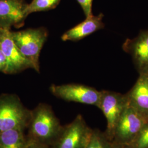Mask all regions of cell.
I'll list each match as a JSON object with an SVG mask.
<instances>
[{
  "mask_svg": "<svg viewBox=\"0 0 148 148\" xmlns=\"http://www.w3.org/2000/svg\"><path fill=\"white\" fill-rule=\"evenodd\" d=\"M85 13L86 17L92 15V2L93 0H77Z\"/></svg>",
  "mask_w": 148,
  "mask_h": 148,
  "instance_id": "17",
  "label": "cell"
},
{
  "mask_svg": "<svg viewBox=\"0 0 148 148\" xmlns=\"http://www.w3.org/2000/svg\"><path fill=\"white\" fill-rule=\"evenodd\" d=\"M25 130H12L0 133V148H24L27 141Z\"/></svg>",
  "mask_w": 148,
  "mask_h": 148,
  "instance_id": "13",
  "label": "cell"
},
{
  "mask_svg": "<svg viewBox=\"0 0 148 148\" xmlns=\"http://www.w3.org/2000/svg\"><path fill=\"white\" fill-rule=\"evenodd\" d=\"M7 68V59L0 45V72L5 74Z\"/></svg>",
  "mask_w": 148,
  "mask_h": 148,
  "instance_id": "18",
  "label": "cell"
},
{
  "mask_svg": "<svg viewBox=\"0 0 148 148\" xmlns=\"http://www.w3.org/2000/svg\"><path fill=\"white\" fill-rule=\"evenodd\" d=\"M62 127L51 106L46 103H40L31 110L27 128V137L50 147L58 136Z\"/></svg>",
  "mask_w": 148,
  "mask_h": 148,
  "instance_id": "1",
  "label": "cell"
},
{
  "mask_svg": "<svg viewBox=\"0 0 148 148\" xmlns=\"http://www.w3.org/2000/svg\"><path fill=\"white\" fill-rule=\"evenodd\" d=\"M27 5L23 0H0V28L22 27L27 16Z\"/></svg>",
  "mask_w": 148,
  "mask_h": 148,
  "instance_id": "10",
  "label": "cell"
},
{
  "mask_svg": "<svg viewBox=\"0 0 148 148\" xmlns=\"http://www.w3.org/2000/svg\"><path fill=\"white\" fill-rule=\"evenodd\" d=\"M128 104L127 95L114 91L101 90L100 101L97 108L106 117L107 126L104 132L111 141L117 122Z\"/></svg>",
  "mask_w": 148,
  "mask_h": 148,
  "instance_id": "6",
  "label": "cell"
},
{
  "mask_svg": "<svg viewBox=\"0 0 148 148\" xmlns=\"http://www.w3.org/2000/svg\"><path fill=\"white\" fill-rule=\"evenodd\" d=\"M92 130L79 114L71 122L63 126L50 148H86Z\"/></svg>",
  "mask_w": 148,
  "mask_h": 148,
  "instance_id": "4",
  "label": "cell"
},
{
  "mask_svg": "<svg viewBox=\"0 0 148 148\" xmlns=\"http://www.w3.org/2000/svg\"><path fill=\"white\" fill-rule=\"evenodd\" d=\"M49 90L53 95L63 101L97 107L98 106L101 98V90L82 84L52 85L49 87Z\"/></svg>",
  "mask_w": 148,
  "mask_h": 148,
  "instance_id": "7",
  "label": "cell"
},
{
  "mask_svg": "<svg viewBox=\"0 0 148 148\" xmlns=\"http://www.w3.org/2000/svg\"><path fill=\"white\" fill-rule=\"evenodd\" d=\"M12 36L23 56L40 72L39 57L48 37L47 29L43 27L28 28L18 32H12Z\"/></svg>",
  "mask_w": 148,
  "mask_h": 148,
  "instance_id": "3",
  "label": "cell"
},
{
  "mask_svg": "<svg viewBox=\"0 0 148 148\" xmlns=\"http://www.w3.org/2000/svg\"><path fill=\"white\" fill-rule=\"evenodd\" d=\"M148 121V119L128 104L117 123L111 142L130 144Z\"/></svg>",
  "mask_w": 148,
  "mask_h": 148,
  "instance_id": "5",
  "label": "cell"
},
{
  "mask_svg": "<svg viewBox=\"0 0 148 148\" xmlns=\"http://www.w3.org/2000/svg\"><path fill=\"white\" fill-rule=\"evenodd\" d=\"M60 0H32L26 8L27 16L32 13L52 10L58 5Z\"/></svg>",
  "mask_w": 148,
  "mask_h": 148,
  "instance_id": "15",
  "label": "cell"
},
{
  "mask_svg": "<svg viewBox=\"0 0 148 148\" xmlns=\"http://www.w3.org/2000/svg\"><path fill=\"white\" fill-rule=\"evenodd\" d=\"M24 148H50V147L47 145L30 140L27 138V144Z\"/></svg>",
  "mask_w": 148,
  "mask_h": 148,
  "instance_id": "19",
  "label": "cell"
},
{
  "mask_svg": "<svg viewBox=\"0 0 148 148\" xmlns=\"http://www.w3.org/2000/svg\"><path fill=\"white\" fill-rule=\"evenodd\" d=\"M126 95L128 104L148 119V74H139L136 84Z\"/></svg>",
  "mask_w": 148,
  "mask_h": 148,
  "instance_id": "11",
  "label": "cell"
},
{
  "mask_svg": "<svg viewBox=\"0 0 148 148\" xmlns=\"http://www.w3.org/2000/svg\"><path fill=\"white\" fill-rule=\"evenodd\" d=\"M112 142L104 132L93 129L89 142L86 148H111Z\"/></svg>",
  "mask_w": 148,
  "mask_h": 148,
  "instance_id": "14",
  "label": "cell"
},
{
  "mask_svg": "<svg viewBox=\"0 0 148 148\" xmlns=\"http://www.w3.org/2000/svg\"><path fill=\"white\" fill-rule=\"evenodd\" d=\"M122 48L131 57L139 74H148V29L132 39H127Z\"/></svg>",
  "mask_w": 148,
  "mask_h": 148,
  "instance_id": "9",
  "label": "cell"
},
{
  "mask_svg": "<svg viewBox=\"0 0 148 148\" xmlns=\"http://www.w3.org/2000/svg\"><path fill=\"white\" fill-rule=\"evenodd\" d=\"M31 110L15 94L0 95V133L12 130H27Z\"/></svg>",
  "mask_w": 148,
  "mask_h": 148,
  "instance_id": "2",
  "label": "cell"
},
{
  "mask_svg": "<svg viewBox=\"0 0 148 148\" xmlns=\"http://www.w3.org/2000/svg\"><path fill=\"white\" fill-rule=\"evenodd\" d=\"M130 145L132 148H148V121Z\"/></svg>",
  "mask_w": 148,
  "mask_h": 148,
  "instance_id": "16",
  "label": "cell"
},
{
  "mask_svg": "<svg viewBox=\"0 0 148 148\" xmlns=\"http://www.w3.org/2000/svg\"><path fill=\"white\" fill-rule=\"evenodd\" d=\"M104 15L100 13L98 16L91 15L86 17L84 21L65 32L61 38L63 41H78L104 27L103 22Z\"/></svg>",
  "mask_w": 148,
  "mask_h": 148,
  "instance_id": "12",
  "label": "cell"
},
{
  "mask_svg": "<svg viewBox=\"0 0 148 148\" xmlns=\"http://www.w3.org/2000/svg\"><path fill=\"white\" fill-rule=\"evenodd\" d=\"M0 45L7 62L5 74H18L26 69H33L32 63L23 56L16 46L11 30L0 28Z\"/></svg>",
  "mask_w": 148,
  "mask_h": 148,
  "instance_id": "8",
  "label": "cell"
},
{
  "mask_svg": "<svg viewBox=\"0 0 148 148\" xmlns=\"http://www.w3.org/2000/svg\"><path fill=\"white\" fill-rule=\"evenodd\" d=\"M111 148H132L130 144H121L112 143Z\"/></svg>",
  "mask_w": 148,
  "mask_h": 148,
  "instance_id": "20",
  "label": "cell"
}]
</instances>
